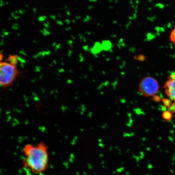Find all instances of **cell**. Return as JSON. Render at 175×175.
<instances>
[{"label": "cell", "mask_w": 175, "mask_h": 175, "mask_svg": "<svg viewBox=\"0 0 175 175\" xmlns=\"http://www.w3.org/2000/svg\"><path fill=\"white\" fill-rule=\"evenodd\" d=\"M23 167L33 174L44 173L49 167L50 156L47 146L43 142L27 144L23 148Z\"/></svg>", "instance_id": "6da1fadb"}, {"label": "cell", "mask_w": 175, "mask_h": 175, "mask_svg": "<svg viewBox=\"0 0 175 175\" xmlns=\"http://www.w3.org/2000/svg\"><path fill=\"white\" fill-rule=\"evenodd\" d=\"M19 74L16 66L7 62L0 63V86L4 88L11 86Z\"/></svg>", "instance_id": "7a4b0ae2"}, {"label": "cell", "mask_w": 175, "mask_h": 175, "mask_svg": "<svg viewBox=\"0 0 175 175\" xmlns=\"http://www.w3.org/2000/svg\"><path fill=\"white\" fill-rule=\"evenodd\" d=\"M159 83L156 79L147 76L142 79L139 84L140 92L146 97L154 96L159 90Z\"/></svg>", "instance_id": "3957f363"}, {"label": "cell", "mask_w": 175, "mask_h": 175, "mask_svg": "<svg viewBox=\"0 0 175 175\" xmlns=\"http://www.w3.org/2000/svg\"><path fill=\"white\" fill-rule=\"evenodd\" d=\"M164 89L169 98L175 102V80L168 79L165 83Z\"/></svg>", "instance_id": "277c9868"}, {"label": "cell", "mask_w": 175, "mask_h": 175, "mask_svg": "<svg viewBox=\"0 0 175 175\" xmlns=\"http://www.w3.org/2000/svg\"><path fill=\"white\" fill-rule=\"evenodd\" d=\"M103 49H102V44L98 42H96L93 48L90 49V52L94 55L99 53Z\"/></svg>", "instance_id": "5b68a950"}, {"label": "cell", "mask_w": 175, "mask_h": 175, "mask_svg": "<svg viewBox=\"0 0 175 175\" xmlns=\"http://www.w3.org/2000/svg\"><path fill=\"white\" fill-rule=\"evenodd\" d=\"M7 61L10 63V64H13V65L16 66L18 63L17 56L16 55H9Z\"/></svg>", "instance_id": "8992f818"}, {"label": "cell", "mask_w": 175, "mask_h": 175, "mask_svg": "<svg viewBox=\"0 0 175 175\" xmlns=\"http://www.w3.org/2000/svg\"><path fill=\"white\" fill-rule=\"evenodd\" d=\"M102 46L103 50H104L105 51H108L112 48L111 42L109 41H103Z\"/></svg>", "instance_id": "52a82bcc"}, {"label": "cell", "mask_w": 175, "mask_h": 175, "mask_svg": "<svg viewBox=\"0 0 175 175\" xmlns=\"http://www.w3.org/2000/svg\"><path fill=\"white\" fill-rule=\"evenodd\" d=\"M162 117H163V119L165 120H170L172 118V113L169 110H166V111H164L162 114Z\"/></svg>", "instance_id": "ba28073f"}, {"label": "cell", "mask_w": 175, "mask_h": 175, "mask_svg": "<svg viewBox=\"0 0 175 175\" xmlns=\"http://www.w3.org/2000/svg\"><path fill=\"white\" fill-rule=\"evenodd\" d=\"M164 105H165V107L168 108L171 104V101L170 99H168V98H164L162 100Z\"/></svg>", "instance_id": "9c48e42d"}, {"label": "cell", "mask_w": 175, "mask_h": 175, "mask_svg": "<svg viewBox=\"0 0 175 175\" xmlns=\"http://www.w3.org/2000/svg\"><path fill=\"white\" fill-rule=\"evenodd\" d=\"M170 40L175 44V25L174 29L172 30L170 34Z\"/></svg>", "instance_id": "30bf717a"}, {"label": "cell", "mask_w": 175, "mask_h": 175, "mask_svg": "<svg viewBox=\"0 0 175 175\" xmlns=\"http://www.w3.org/2000/svg\"><path fill=\"white\" fill-rule=\"evenodd\" d=\"M168 110L170 111L172 114L175 112V102L171 103V105L168 108Z\"/></svg>", "instance_id": "8fae6325"}, {"label": "cell", "mask_w": 175, "mask_h": 175, "mask_svg": "<svg viewBox=\"0 0 175 175\" xmlns=\"http://www.w3.org/2000/svg\"><path fill=\"white\" fill-rule=\"evenodd\" d=\"M168 79L175 80V72L173 73L169 76Z\"/></svg>", "instance_id": "7c38bea8"}, {"label": "cell", "mask_w": 175, "mask_h": 175, "mask_svg": "<svg viewBox=\"0 0 175 175\" xmlns=\"http://www.w3.org/2000/svg\"><path fill=\"white\" fill-rule=\"evenodd\" d=\"M154 99L155 102H158V101L160 100V98L158 96L155 95L154 96Z\"/></svg>", "instance_id": "4fadbf2b"}, {"label": "cell", "mask_w": 175, "mask_h": 175, "mask_svg": "<svg viewBox=\"0 0 175 175\" xmlns=\"http://www.w3.org/2000/svg\"><path fill=\"white\" fill-rule=\"evenodd\" d=\"M91 18V17H90V16H86V17L85 19H84L83 22H87V21L90 20Z\"/></svg>", "instance_id": "5bb4252c"}, {"label": "cell", "mask_w": 175, "mask_h": 175, "mask_svg": "<svg viewBox=\"0 0 175 175\" xmlns=\"http://www.w3.org/2000/svg\"><path fill=\"white\" fill-rule=\"evenodd\" d=\"M83 48L86 51H89L90 50H89V46L88 45H84V46L83 47Z\"/></svg>", "instance_id": "9a60e30c"}, {"label": "cell", "mask_w": 175, "mask_h": 175, "mask_svg": "<svg viewBox=\"0 0 175 175\" xmlns=\"http://www.w3.org/2000/svg\"><path fill=\"white\" fill-rule=\"evenodd\" d=\"M3 58V55L0 53V63L2 62Z\"/></svg>", "instance_id": "2e32d148"}, {"label": "cell", "mask_w": 175, "mask_h": 175, "mask_svg": "<svg viewBox=\"0 0 175 175\" xmlns=\"http://www.w3.org/2000/svg\"><path fill=\"white\" fill-rule=\"evenodd\" d=\"M68 44L69 45H72L73 43V41L71 40H69L67 42Z\"/></svg>", "instance_id": "e0dca14e"}, {"label": "cell", "mask_w": 175, "mask_h": 175, "mask_svg": "<svg viewBox=\"0 0 175 175\" xmlns=\"http://www.w3.org/2000/svg\"><path fill=\"white\" fill-rule=\"evenodd\" d=\"M57 23L58 24H59V25H63V23L61 22V21H57Z\"/></svg>", "instance_id": "ac0fdd59"}, {"label": "cell", "mask_w": 175, "mask_h": 175, "mask_svg": "<svg viewBox=\"0 0 175 175\" xmlns=\"http://www.w3.org/2000/svg\"><path fill=\"white\" fill-rule=\"evenodd\" d=\"M71 54H72V51H71V50H69L68 52V56H71Z\"/></svg>", "instance_id": "d6986e66"}, {"label": "cell", "mask_w": 175, "mask_h": 175, "mask_svg": "<svg viewBox=\"0 0 175 175\" xmlns=\"http://www.w3.org/2000/svg\"><path fill=\"white\" fill-rule=\"evenodd\" d=\"M65 22H66V23L67 24H69V23H70V20H69L66 19L65 20Z\"/></svg>", "instance_id": "ffe728a7"}, {"label": "cell", "mask_w": 175, "mask_h": 175, "mask_svg": "<svg viewBox=\"0 0 175 175\" xmlns=\"http://www.w3.org/2000/svg\"><path fill=\"white\" fill-rule=\"evenodd\" d=\"M67 15H68V16H70V12H69V10L67 11Z\"/></svg>", "instance_id": "44dd1931"}, {"label": "cell", "mask_w": 175, "mask_h": 175, "mask_svg": "<svg viewBox=\"0 0 175 175\" xmlns=\"http://www.w3.org/2000/svg\"><path fill=\"white\" fill-rule=\"evenodd\" d=\"M93 7L92 6H89V8H88V9H89V10H90V9H93Z\"/></svg>", "instance_id": "7402d4cb"}, {"label": "cell", "mask_w": 175, "mask_h": 175, "mask_svg": "<svg viewBox=\"0 0 175 175\" xmlns=\"http://www.w3.org/2000/svg\"><path fill=\"white\" fill-rule=\"evenodd\" d=\"M82 39L83 40V42H86V39L85 37H83V39Z\"/></svg>", "instance_id": "603a6c76"}, {"label": "cell", "mask_w": 175, "mask_h": 175, "mask_svg": "<svg viewBox=\"0 0 175 175\" xmlns=\"http://www.w3.org/2000/svg\"><path fill=\"white\" fill-rule=\"evenodd\" d=\"M71 29V28L70 27H69L67 28L66 29V30H67H67H70V29Z\"/></svg>", "instance_id": "cb8c5ba5"}, {"label": "cell", "mask_w": 175, "mask_h": 175, "mask_svg": "<svg viewBox=\"0 0 175 175\" xmlns=\"http://www.w3.org/2000/svg\"><path fill=\"white\" fill-rule=\"evenodd\" d=\"M81 16H76V18L77 19H80L81 18Z\"/></svg>", "instance_id": "d4e9b609"}, {"label": "cell", "mask_w": 175, "mask_h": 175, "mask_svg": "<svg viewBox=\"0 0 175 175\" xmlns=\"http://www.w3.org/2000/svg\"><path fill=\"white\" fill-rule=\"evenodd\" d=\"M90 2H97V0H90Z\"/></svg>", "instance_id": "484cf974"}, {"label": "cell", "mask_w": 175, "mask_h": 175, "mask_svg": "<svg viewBox=\"0 0 175 175\" xmlns=\"http://www.w3.org/2000/svg\"><path fill=\"white\" fill-rule=\"evenodd\" d=\"M109 52H112L113 50H112V49H111L110 50H109Z\"/></svg>", "instance_id": "4316f807"}, {"label": "cell", "mask_w": 175, "mask_h": 175, "mask_svg": "<svg viewBox=\"0 0 175 175\" xmlns=\"http://www.w3.org/2000/svg\"><path fill=\"white\" fill-rule=\"evenodd\" d=\"M86 33L88 34V35H90V34H91V33L89 32H86Z\"/></svg>", "instance_id": "83f0119b"}, {"label": "cell", "mask_w": 175, "mask_h": 175, "mask_svg": "<svg viewBox=\"0 0 175 175\" xmlns=\"http://www.w3.org/2000/svg\"><path fill=\"white\" fill-rule=\"evenodd\" d=\"M71 37H72V38H73V39H75V37H74L73 36H71Z\"/></svg>", "instance_id": "f1b7e54d"}, {"label": "cell", "mask_w": 175, "mask_h": 175, "mask_svg": "<svg viewBox=\"0 0 175 175\" xmlns=\"http://www.w3.org/2000/svg\"><path fill=\"white\" fill-rule=\"evenodd\" d=\"M111 37H116V36H115L114 35H111Z\"/></svg>", "instance_id": "f546056e"}, {"label": "cell", "mask_w": 175, "mask_h": 175, "mask_svg": "<svg viewBox=\"0 0 175 175\" xmlns=\"http://www.w3.org/2000/svg\"><path fill=\"white\" fill-rule=\"evenodd\" d=\"M112 0H110V2H112Z\"/></svg>", "instance_id": "4dcf8cb0"}, {"label": "cell", "mask_w": 175, "mask_h": 175, "mask_svg": "<svg viewBox=\"0 0 175 175\" xmlns=\"http://www.w3.org/2000/svg\"><path fill=\"white\" fill-rule=\"evenodd\" d=\"M72 22H75V21H74V20H73L72 21Z\"/></svg>", "instance_id": "1f68e13d"}]
</instances>
